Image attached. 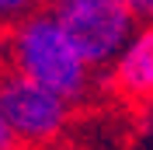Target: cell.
Wrapping results in <instances>:
<instances>
[{
    "mask_svg": "<svg viewBox=\"0 0 153 150\" xmlns=\"http://www.w3.org/2000/svg\"><path fill=\"white\" fill-rule=\"evenodd\" d=\"M10 63L14 74L59 94L63 101H73L87 91L91 66L70 46L52 14H31L10 32Z\"/></svg>",
    "mask_w": 153,
    "mask_h": 150,
    "instance_id": "1",
    "label": "cell"
},
{
    "mask_svg": "<svg viewBox=\"0 0 153 150\" xmlns=\"http://www.w3.org/2000/svg\"><path fill=\"white\" fill-rule=\"evenodd\" d=\"M49 14L87 66L118 59L136 35V18L125 10L122 0H52Z\"/></svg>",
    "mask_w": 153,
    "mask_h": 150,
    "instance_id": "2",
    "label": "cell"
},
{
    "mask_svg": "<svg viewBox=\"0 0 153 150\" xmlns=\"http://www.w3.org/2000/svg\"><path fill=\"white\" fill-rule=\"evenodd\" d=\"M66 105L59 94L38 87L21 74H7L0 80V108L7 115L18 140L45 143L66 126Z\"/></svg>",
    "mask_w": 153,
    "mask_h": 150,
    "instance_id": "3",
    "label": "cell"
},
{
    "mask_svg": "<svg viewBox=\"0 0 153 150\" xmlns=\"http://www.w3.org/2000/svg\"><path fill=\"white\" fill-rule=\"evenodd\" d=\"M115 84L132 98L153 94V25H143L115 59Z\"/></svg>",
    "mask_w": 153,
    "mask_h": 150,
    "instance_id": "4",
    "label": "cell"
},
{
    "mask_svg": "<svg viewBox=\"0 0 153 150\" xmlns=\"http://www.w3.org/2000/svg\"><path fill=\"white\" fill-rule=\"evenodd\" d=\"M122 4H125V10H129L136 21L153 25V0H122Z\"/></svg>",
    "mask_w": 153,
    "mask_h": 150,
    "instance_id": "5",
    "label": "cell"
},
{
    "mask_svg": "<svg viewBox=\"0 0 153 150\" xmlns=\"http://www.w3.org/2000/svg\"><path fill=\"white\" fill-rule=\"evenodd\" d=\"M14 143H18V136H14L7 115H4V108H0V150H14Z\"/></svg>",
    "mask_w": 153,
    "mask_h": 150,
    "instance_id": "6",
    "label": "cell"
},
{
    "mask_svg": "<svg viewBox=\"0 0 153 150\" xmlns=\"http://www.w3.org/2000/svg\"><path fill=\"white\" fill-rule=\"evenodd\" d=\"M31 0H0V14H18V10H25Z\"/></svg>",
    "mask_w": 153,
    "mask_h": 150,
    "instance_id": "7",
    "label": "cell"
}]
</instances>
